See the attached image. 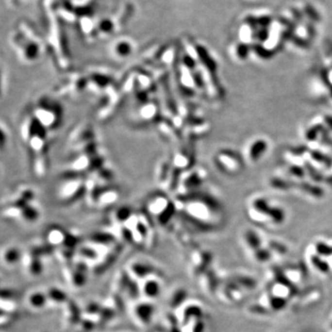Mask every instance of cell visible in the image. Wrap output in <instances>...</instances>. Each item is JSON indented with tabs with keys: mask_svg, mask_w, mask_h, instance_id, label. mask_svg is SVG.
<instances>
[{
	"mask_svg": "<svg viewBox=\"0 0 332 332\" xmlns=\"http://www.w3.org/2000/svg\"><path fill=\"white\" fill-rule=\"evenodd\" d=\"M314 155L317 158V156H316V152H313ZM317 162H319V163H321V162H323L322 160H319V159H317Z\"/></svg>",
	"mask_w": 332,
	"mask_h": 332,
	"instance_id": "18",
	"label": "cell"
},
{
	"mask_svg": "<svg viewBox=\"0 0 332 332\" xmlns=\"http://www.w3.org/2000/svg\"><path fill=\"white\" fill-rule=\"evenodd\" d=\"M56 197L63 202L78 199L87 191V184L83 176L73 173H66L55 187Z\"/></svg>",
	"mask_w": 332,
	"mask_h": 332,
	"instance_id": "6",
	"label": "cell"
},
{
	"mask_svg": "<svg viewBox=\"0 0 332 332\" xmlns=\"http://www.w3.org/2000/svg\"><path fill=\"white\" fill-rule=\"evenodd\" d=\"M157 268L154 265L145 262V261H135L129 265V272L133 279L138 282H143L148 278L152 276H159L157 273Z\"/></svg>",
	"mask_w": 332,
	"mask_h": 332,
	"instance_id": "9",
	"label": "cell"
},
{
	"mask_svg": "<svg viewBox=\"0 0 332 332\" xmlns=\"http://www.w3.org/2000/svg\"><path fill=\"white\" fill-rule=\"evenodd\" d=\"M153 313V306L152 304H149V302L139 303L133 309V316L138 323L143 326H147V324L151 321Z\"/></svg>",
	"mask_w": 332,
	"mask_h": 332,
	"instance_id": "11",
	"label": "cell"
},
{
	"mask_svg": "<svg viewBox=\"0 0 332 332\" xmlns=\"http://www.w3.org/2000/svg\"><path fill=\"white\" fill-rule=\"evenodd\" d=\"M3 215L8 219H21L26 222L37 221L41 215L36 192L27 184L16 187L7 199Z\"/></svg>",
	"mask_w": 332,
	"mask_h": 332,
	"instance_id": "2",
	"label": "cell"
},
{
	"mask_svg": "<svg viewBox=\"0 0 332 332\" xmlns=\"http://www.w3.org/2000/svg\"><path fill=\"white\" fill-rule=\"evenodd\" d=\"M27 304L32 309L34 310H42L46 308V305L49 304L47 294L39 291L32 293L28 295Z\"/></svg>",
	"mask_w": 332,
	"mask_h": 332,
	"instance_id": "13",
	"label": "cell"
},
{
	"mask_svg": "<svg viewBox=\"0 0 332 332\" xmlns=\"http://www.w3.org/2000/svg\"><path fill=\"white\" fill-rule=\"evenodd\" d=\"M146 209L149 215L153 217L162 226L170 223L178 212L176 203L171 201L164 194H153L146 200Z\"/></svg>",
	"mask_w": 332,
	"mask_h": 332,
	"instance_id": "5",
	"label": "cell"
},
{
	"mask_svg": "<svg viewBox=\"0 0 332 332\" xmlns=\"http://www.w3.org/2000/svg\"><path fill=\"white\" fill-rule=\"evenodd\" d=\"M268 143L265 138H257L251 140L245 150L246 160L249 164H256L266 154Z\"/></svg>",
	"mask_w": 332,
	"mask_h": 332,
	"instance_id": "8",
	"label": "cell"
},
{
	"mask_svg": "<svg viewBox=\"0 0 332 332\" xmlns=\"http://www.w3.org/2000/svg\"><path fill=\"white\" fill-rule=\"evenodd\" d=\"M22 258V253L17 248H7L2 252V261L8 266H14Z\"/></svg>",
	"mask_w": 332,
	"mask_h": 332,
	"instance_id": "14",
	"label": "cell"
},
{
	"mask_svg": "<svg viewBox=\"0 0 332 332\" xmlns=\"http://www.w3.org/2000/svg\"><path fill=\"white\" fill-rule=\"evenodd\" d=\"M231 54L236 59L244 61L251 55V47L241 42L235 43L231 47Z\"/></svg>",
	"mask_w": 332,
	"mask_h": 332,
	"instance_id": "15",
	"label": "cell"
},
{
	"mask_svg": "<svg viewBox=\"0 0 332 332\" xmlns=\"http://www.w3.org/2000/svg\"><path fill=\"white\" fill-rule=\"evenodd\" d=\"M19 134L26 149L33 173L37 177L45 176L48 171V148L52 135L41 125L30 109L25 111L19 125Z\"/></svg>",
	"mask_w": 332,
	"mask_h": 332,
	"instance_id": "1",
	"label": "cell"
},
{
	"mask_svg": "<svg viewBox=\"0 0 332 332\" xmlns=\"http://www.w3.org/2000/svg\"><path fill=\"white\" fill-rule=\"evenodd\" d=\"M214 162L220 171L227 175H235L243 167L242 159L231 149H221L215 156Z\"/></svg>",
	"mask_w": 332,
	"mask_h": 332,
	"instance_id": "7",
	"label": "cell"
},
{
	"mask_svg": "<svg viewBox=\"0 0 332 332\" xmlns=\"http://www.w3.org/2000/svg\"><path fill=\"white\" fill-rule=\"evenodd\" d=\"M320 119L322 122L317 123V124L321 125L323 128L327 130H332V116H323L322 117H320Z\"/></svg>",
	"mask_w": 332,
	"mask_h": 332,
	"instance_id": "17",
	"label": "cell"
},
{
	"mask_svg": "<svg viewBox=\"0 0 332 332\" xmlns=\"http://www.w3.org/2000/svg\"><path fill=\"white\" fill-rule=\"evenodd\" d=\"M142 285L138 288L139 293L144 295L148 299L157 298L162 291V281L161 277L152 276L141 282Z\"/></svg>",
	"mask_w": 332,
	"mask_h": 332,
	"instance_id": "10",
	"label": "cell"
},
{
	"mask_svg": "<svg viewBox=\"0 0 332 332\" xmlns=\"http://www.w3.org/2000/svg\"><path fill=\"white\" fill-rule=\"evenodd\" d=\"M46 294L48 296L49 304L52 302V304H58L59 303H64L65 301L66 300V296L64 293L61 290H58L55 288H52Z\"/></svg>",
	"mask_w": 332,
	"mask_h": 332,
	"instance_id": "16",
	"label": "cell"
},
{
	"mask_svg": "<svg viewBox=\"0 0 332 332\" xmlns=\"http://www.w3.org/2000/svg\"><path fill=\"white\" fill-rule=\"evenodd\" d=\"M30 109L37 121L53 136L61 128L63 112L60 104L49 96L39 97L30 105Z\"/></svg>",
	"mask_w": 332,
	"mask_h": 332,
	"instance_id": "3",
	"label": "cell"
},
{
	"mask_svg": "<svg viewBox=\"0 0 332 332\" xmlns=\"http://www.w3.org/2000/svg\"><path fill=\"white\" fill-rule=\"evenodd\" d=\"M112 51L116 58H119V60H125V58L133 54L134 45H132V42L128 40L116 41Z\"/></svg>",
	"mask_w": 332,
	"mask_h": 332,
	"instance_id": "12",
	"label": "cell"
},
{
	"mask_svg": "<svg viewBox=\"0 0 332 332\" xmlns=\"http://www.w3.org/2000/svg\"><path fill=\"white\" fill-rule=\"evenodd\" d=\"M249 215L258 222H268L274 225L282 224L285 219V212L282 208L270 204L267 199L258 197L249 204Z\"/></svg>",
	"mask_w": 332,
	"mask_h": 332,
	"instance_id": "4",
	"label": "cell"
}]
</instances>
